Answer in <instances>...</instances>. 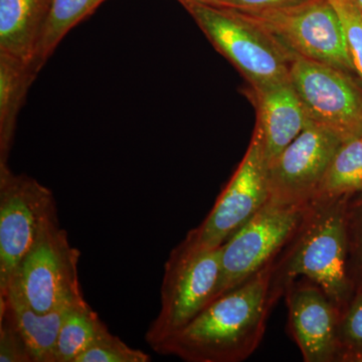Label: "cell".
<instances>
[{
	"mask_svg": "<svg viewBox=\"0 0 362 362\" xmlns=\"http://www.w3.org/2000/svg\"><path fill=\"white\" fill-rule=\"evenodd\" d=\"M274 262L211 301L154 351L188 362H240L249 358L263 339L272 308L283 295L274 285Z\"/></svg>",
	"mask_w": 362,
	"mask_h": 362,
	"instance_id": "obj_1",
	"label": "cell"
},
{
	"mask_svg": "<svg viewBox=\"0 0 362 362\" xmlns=\"http://www.w3.org/2000/svg\"><path fill=\"white\" fill-rule=\"evenodd\" d=\"M347 195L318 197L307 206L296 232L273 264V282L284 295L298 278L318 285L340 310L354 292L349 270Z\"/></svg>",
	"mask_w": 362,
	"mask_h": 362,
	"instance_id": "obj_2",
	"label": "cell"
},
{
	"mask_svg": "<svg viewBox=\"0 0 362 362\" xmlns=\"http://www.w3.org/2000/svg\"><path fill=\"white\" fill-rule=\"evenodd\" d=\"M180 2L251 89L290 81L294 57L263 28L235 9L195 0Z\"/></svg>",
	"mask_w": 362,
	"mask_h": 362,
	"instance_id": "obj_3",
	"label": "cell"
},
{
	"mask_svg": "<svg viewBox=\"0 0 362 362\" xmlns=\"http://www.w3.org/2000/svg\"><path fill=\"white\" fill-rule=\"evenodd\" d=\"M221 246L204 247L185 237L164 266L161 307L145 339L152 349L182 329L213 301L221 277Z\"/></svg>",
	"mask_w": 362,
	"mask_h": 362,
	"instance_id": "obj_4",
	"label": "cell"
},
{
	"mask_svg": "<svg viewBox=\"0 0 362 362\" xmlns=\"http://www.w3.org/2000/svg\"><path fill=\"white\" fill-rule=\"evenodd\" d=\"M57 218L56 202L49 188L0 164V296L26 255Z\"/></svg>",
	"mask_w": 362,
	"mask_h": 362,
	"instance_id": "obj_5",
	"label": "cell"
},
{
	"mask_svg": "<svg viewBox=\"0 0 362 362\" xmlns=\"http://www.w3.org/2000/svg\"><path fill=\"white\" fill-rule=\"evenodd\" d=\"M237 11L273 35L294 58L354 73L341 23L328 0H308L270 11Z\"/></svg>",
	"mask_w": 362,
	"mask_h": 362,
	"instance_id": "obj_6",
	"label": "cell"
},
{
	"mask_svg": "<svg viewBox=\"0 0 362 362\" xmlns=\"http://www.w3.org/2000/svg\"><path fill=\"white\" fill-rule=\"evenodd\" d=\"M80 256L57 218L21 262L11 284L18 288L37 313L81 303L85 298L78 282Z\"/></svg>",
	"mask_w": 362,
	"mask_h": 362,
	"instance_id": "obj_7",
	"label": "cell"
},
{
	"mask_svg": "<svg viewBox=\"0 0 362 362\" xmlns=\"http://www.w3.org/2000/svg\"><path fill=\"white\" fill-rule=\"evenodd\" d=\"M308 204L283 206L269 201L226 240L221 246V277L213 301L277 259L296 232Z\"/></svg>",
	"mask_w": 362,
	"mask_h": 362,
	"instance_id": "obj_8",
	"label": "cell"
},
{
	"mask_svg": "<svg viewBox=\"0 0 362 362\" xmlns=\"http://www.w3.org/2000/svg\"><path fill=\"white\" fill-rule=\"evenodd\" d=\"M269 164L263 135L255 126L251 142L239 168L201 225L187 237L204 247H218L249 223L270 199Z\"/></svg>",
	"mask_w": 362,
	"mask_h": 362,
	"instance_id": "obj_9",
	"label": "cell"
},
{
	"mask_svg": "<svg viewBox=\"0 0 362 362\" xmlns=\"http://www.w3.org/2000/svg\"><path fill=\"white\" fill-rule=\"evenodd\" d=\"M290 81L308 120L332 131L345 141L362 131V84L351 74L295 57Z\"/></svg>",
	"mask_w": 362,
	"mask_h": 362,
	"instance_id": "obj_10",
	"label": "cell"
},
{
	"mask_svg": "<svg viewBox=\"0 0 362 362\" xmlns=\"http://www.w3.org/2000/svg\"><path fill=\"white\" fill-rule=\"evenodd\" d=\"M342 142L332 131L308 121L269 164V201L283 206L310 204Z\"/></svg>",
	"mask_w": 362,
	"mask_h": 362,
	"instance_id": "obj_11",
	"label": "cell"
},
{
	"mask_svg": "<svg viewBox=\"0 0 362 362\" xmlns=\"http://www.w3.org/2000/svg\"><path fill=\"white\" fill-rule=\"evenodd\" d=\"M288 330L305 362L339 361V322L342 311L308 279L286 286Z\"/></svg>",
	"mask_w": 362,
	"mask_h": 362,
	"instance_id": "obj_12",
	"label": "cell"
},
{
	"mask_svg": "<svg viewBox=\"0 0 362 362\" xmlns=\"http://www.w3.org/2000/svg\"><path fill=\"white\" fill-rule=\"evenodd\" d=\"M257 109V123L263 135L270 164L306 127L308 117L291 81L251 89Z\"/></svg>",
	"mask_w": 362,
	"mask_h": 362,
	"instance_id": "obj_13",
	"label": "cell"
},
{
	"mask_svg": "<svg viewBox=\"0 0 362 362\" xmlns=\"http://www.w3.org/2000/svg\"><path fill=\"white\" fill-rule=\"evenodd\" d=\"M75 305L77 304L59 307L47 313H37L18 288L11 284L0 296V314L8 317L21 333L33 362H54L59 330L66 314Z\"/></svg>",
	"mask_w": 362,
	"mask_h": 362,
	"instance_id": "obj_14",
	"label": "cell"
},
{
	"mask_svg": "<svg viewBox=\"0 0 362 362\" xmlns=\"http://www.w3.org/2000/svg\"><path fill=\"white\" fill-rule=\"evenodd\" d=\"M51 6L52 0H0V52L33 68Z\"/></svg>",
	"mask_w": 362,
	"mask_h": 362,
	"instance_id": "obj_15",
	"label": "cell"
},
{
	"mask_svg": "<svg viewBox=\"0 0 362 362\" xmlns=\"http://www.w3.org/2000/svg\"><path fill=\"white\" fill-rule=\"evenodd\" d=\"M37 76L32 66L0 52V164H7L18 117Z\"/></svg>",
	"mask_w": 362,
	"mask_h": 362,
	"instance_id": "obj_16",
	"label": "cell"
},
{
	"mask_svg": "<svg viewBox=\"0 0 362 362\" xmlns=\"http://www.w3.org/2000/svg\"><path fill=\"white\" fill-rule=\"evenodd\" d=\"M109 331L86 300L66 314L57 340L54 362H75L93 343Z\"/></svg>",
	"mask_w": 362,
	"mask_h": 362,
	"instance_id": "obj_17",
	"label": "cell"
},
{
	"mask_svg": "<svg viewBox=\"0 0 362 362\" xmlns=\"http://www.w3.org/2000/svg\"><path fill=\"white\" fill-rule=\"evenodd\" d=\"M105 0H52L51 11L40 39L33 69L37 74L64 37L101 6Z\"/></svg>",
	"mask_w": 362,
	"mask_h": 362,
	"instance_id": "obj_18",
	"label": "cell"
},
{
	"mask_svg": "<svg viewBox=\"0 0 362 362\" xmlns=\"http://www.w3.org/2000/svg\"><path fill=\"white\" fill-rule=\"evenodd\" d=\"M361 194L362 139L361 136H356L345 140L340 145L319 187L315 199L342 195L354 197Z\"/></svg>",
	"mask_w": 362,
	"mask_h": 362,
	"instance_id": "obj_19",
	"label": "cell"
},
{
	"mask_svg": "<svg viewBox=\"0 0 362 362\" xmlns=\"http://www.w3.org/2000/svg\"><path fill=\"white\" fill-rule=\"evenodd\" d=\"M339 361L362 362V284L340 317Z\"/></svg>",
	"mask_w": 362,
	"mask_h": 362,
	"instance_id": "obj_20",
	"label": "cell"
},
{
	"mask_svg": "<svg viewBox=\"0 0 362 362\" xmlns=\"http://www.w3.org/2000/svg\"><path fill=\"white\" fill-rule=\"evenodd\" d=\"M337 11L354 74L362 84V11L354 0H328Z\"/></svg>",
	"mask_w": 362,
	"mask_h": 362,
	"instance_id": "obj_21",
	"label": "cell"
},
{
	"mask_svg": "<svg viewBox=\"0 0 362 362\" xmlns=\"http://www.w3.org/2000/svg\"><path fill=\"white\" fill-rule=\"evenodd\" d=\"M150 356L132 349L120 338L107 331L92 346L76 358L75 362H148Z\"/></svg>",
	"mask_w": 362,
	"mask_h": 362,
	"instance_id": "obj_22",
	"label": "cell"
},
{
	"mask_svg": "<svg viewBox=\"0 0 362 362\" xmlns=\"http://www.w3.org/2000/svg\"><path fill=\"white\" fill-rule=\"evenodd\" d=\"M349 270L354 287L362 284V194L351 197L347 209Z\"/></svg>",
	"mask_w": 362,
	"mask_h": 362,
	"instance_id": "obj_23",
	"label": "cell"
},
{
	"mask_svg": "<svg viewBox=\"0 0 362 362\" xmlns=\"http://www.w3.org/2000/svg\"><path fill=\"white\" fill-rule=\"evenodd\" d=\"M0 361L33 362L21 333L4 314H0Z\"/></svg>",
	"mask_w": 362,
	"mask_h": 362,
	"instance_id": "obj_24",
	"label": "cell"
},
{
	"mask_svg": "<svg viewBox=\"0 0 362 362\" xmlns=\"http://www.w3.org/2000/svg\"><path fill=\"white\" fill-rule=\"evenodd\" d=\"M306 1L308 0H216L213 4L235 11H262L284 8Z\"/></svg>",
	"mask_w": 362,
	"mask_h": 362,
	"instance_id": "obj_25",
	"label": "cell"
},
{
	"mask_svg": "<svg viewBox=\"0 0 362 362\" xmlns=\"http://www.w3.org/2000/svg\"><path fill=\"white\" fill-rule=\"evenodd\" d=\"M180 1V0H178ZM195 1L204 2V4H213L216 0H195Z\"/></svg>",
	"mask_w": 362,
	"mask_h": 362,
	"instance_id": "obj_26",
	"label": "cell"
},
{
	"mask_svg": "<svg viewBox=\"0 0 362 362\" xmlns=\"http://www.w3.org/2000/svg\"><path fill=\"white\" fill-rule=\"evenodd\" d=\"M354 1L356 2V6H358L362 11V0H354Z\"/></svg>",
	"mask_w": 362,
	"mask_h": 362,
	"instance_id": "obj_27",
	"label": "cell"
},
{
	"mask_svg": "<svg viewBox=\"0 0 362 362\" xmlns=\"http://www.w3.org/2000/svg\"><path fill=\"white\" fill-rule=\"evenodd\" d=\"M359 136H361V139H362V131H361V135H359Z\"/></svg>",
	"mask_w": 362,
	"mask_h": 362,
	"instance_id": "obj_28",
	"label": "cell"
}]
</instances>
